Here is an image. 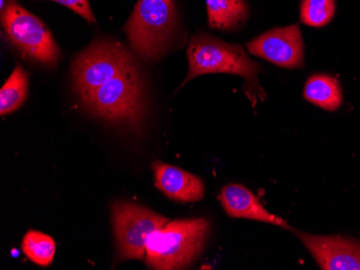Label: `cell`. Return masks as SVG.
<instances>
[{"mask_svg": "<svg viewBox=\"0 0 360 270\" xmlns=\"http://www.w3.org/2000/svg\"><path fill=\"white\" fill-rule=\"evenodd\" d=\"M81 102L97 118L129 130H139L147 114V100L136 60L108 79Z\"/></svg>", "mask_w": 360, "mask_h": 270, "instance_id": "obj_1", "label": "cell"}, {"mask_svg": "<svg viewBox=\"0 0 360 270\" xmlns=\"http://www.w3.org/2000/svg\"><path fill=\"white\" fill-rule=\"evenodd\" d=\"M187 56L189 70L181 86L203 74H236L246 82V94L254 106L258 100H266V92L258 80L262 68L248 55L242 46L228 43L208 34H198L190 41Z\"/></svg>", "mask_w": 360, "mask_h": 270, "instance_id": "obj_2", "label": "cell"}, {"mask_svg": "<svg viewBox=\"0 0 360 270\" xmlns=\"http://www.w3.org/2000/svg\"><path fill=\"white\" fill-rule=\"evenodd\" d=\"M208 231L210 222L206 219L169 221L148 238L146 264L158 270L187 267L203 251Z\"/></svg>", "mask_w": 360, "mask_h": 270, "instance_id": "obj_3", "label": "cell"}, {"mask_svg": "<svg viewBox=\"0 0 360 270\" xmlns=\"http://www.w3.org/2000/svg\"><path fill=\"white\" fill-rule=\"evenodd\" d=\"M176 25L175 0H139L124 30L139 58L158 60L171 46Z\"/></svg>", "mask_w": 360, "mask_h": 270, "instance_id": "obj_4", "label": "cell"}, {"mask_svg": "<svg viewBox=\"0 0 360 270\" xmlns=\"http://www.w3.org/2000/svg\"><path fill=\"white\" fill-rule=\"evenodd\" d=\"M1 27L10 46L26 60L44 67L58 66L60 50L51 32L16 0H8L1 10Z\"/></svg>", "mask_w": 360, "mask_h": 270, "instance_id": "obj_5", "label": "cell"}, {"mask_svg": "<svg viewBox=\"0 0 360 270\" xmlns=\"http://www.w3.org/2000/svg\"><path fill=\"white\" fill-rule=\"evenodd\" d=\"M135 60L133 54L119 42L95 40L72 64V86L79 100H86L98 86Z\"/></svg>", "mask_w": 360, "mask_h": 270, "instance_id": "obj_6", "label": "cell"}, {"mask_svg": "<svg viewBox=\"0 0 360 270\" xmlns=\"http://www.w3.org/2000/svg\"><path fill=\"white\" fill-rule=\"evenodd\" d=\"M169 222L163 215L134 203H113L112 224L119 259H145L148 238Z\"/></svg>", "mask_w": 360, "mask_h": 270, "instance_id": "obj_7", "label": "cell"}, {"mask_svg": "<svg viewBox=\"0 0 360 270\" xmlns=\"http://www.w3.org/2000/svg\"><path fill=\"white\" fill-rule=\"evenodd\" d=\"M248 50L280 67H304V42L298 24L269 30L248 42Z\"/></svg>", "mask_w": 360, "mask_h": 270, "instance_id": "obj_8", "label": "cell"}, {"mask_svg": "<svg viewBox=\"0 0 360 270\" xmlns=\"http://www.w3.org/2000/svg\"><path fill=\"white\" fill-rule=\"evenodd\" d=\"M321 269L360 270V243L340 236H319L295 231Z\"/></svg>", "mask_w": 360, "mask_h": 270, "instance_id": "obj_9", "label": "cell"}, {"mask_svg": "<svg viewBox=\"0 0 360 270\" xmlns=\"http://www.w3.org/2000/svg\"><path fill=\"white\" fill-rule=\"evenodd\" d=\"M155 187L169 198L180 203H193L204 197V184L199 177L178 167L157 162L153 164Z\"/></svg>", "mask_w": 360, "mask_h": 270, "instance_id": "obj_10", "label": "cell"}, {"mask_svg": "<svg viewBox=\"0 0 360 270\" xmlns=\"http://www.w3.org/2000/svg\"><path fill=\"white\" fill-rule=\"evenodd\" d=\"M219 201L226 212L231 217L254 220L283 229H292L285 220L269 212L250 189L243 185H226L220 193Z\"/></svg>", "mask_w": 360, "mask_h": 270, "instance_id": "obj_11", "label": "cell"}, {"mask_svg": "<svg viewBox=\"0 0 360 270\" xmlns=\"http://www.w3.org/2000/svg\"><path fill=\"white\" fill-rule=\"evenodd\" d=\"M303 96L307 102L328 111H335L343 102L341 86L335 76L316 74L305 83Z\"/></svg>", "mask_w": 360, "mask_h": 270, "instance_id": "obj_12", "label": "cell"}, {"mask_svg": "<svg viewBox=\"0 0 360 270\" xmlns=\"http://www.w3.org/2000/svg\"><path fill=\"white\" fill-rule=\"evenodd\" d=\"M212 28L233 30L248 21L250 8L245 0H206Z\"/></svg>", "mask_w": 360, "mask_h": 270, "instance_id": "obj_13", "label": "cell"}, {"mask_svg": "<svg viewBox=\"0 0 360 270\" xmlns=\"http://www.w3.org/2000/svg\"><path fill=\"white\" fill-rule=\"evenodd\" d=\"M27 92V72L21 65H16L0 90V114L8 116L18 110L25 102Z\"/></svg>", "mask_w": 360, "mask_h": 270, "instance_id": "obj_14", "label": "cell"}, {"mask_svg": "<svg viewBox=\"0 0 360 270\" xmlns=\"http://www.w3.org/2000/svg\"><path fill=\"white\" fill-rule=\"evenodd\" d=\"M22 250L32 263L46 267L53 262L56 245L50 236L37 231H30L24 236Z\"/></svg>", "mask_w": 360, "mask_h": 270, "instance_id": "obj_15", "label": "cell"}, {"mask_svg": "<svg viewBox=\"0 0 360 270\" xmlns=\"http://www.w3.org/2000/svg\"><path fill=\"white\" fill-rule=\"evenodd\" d=\"M335 0H302L300 20L311 27H323L335 17Z\"/></svg>", "mask_w": 360, "mask_h": 270, "instance_id": "obj_16", "label": "cell"}, {"mask_svg": "<svg viewBox=\"0 0 360 270\" xmlns=\"http://www.w3.org/2000/svg\"><path fill=\"white\" fill-rule=\"evenodd\" d=\"M51 1L68 7V9L74 11L75 13L79 14L80 17L84 18L88 23H96V20H95L94 14H93L92 9H91L89 0H51Z\"/></svg>", "mask_w": 360, "mask_h": 270, "instance_id": "obj_17", "label": "cell"}]
</instances>
